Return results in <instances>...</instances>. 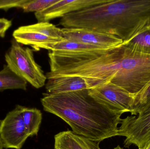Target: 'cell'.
<instances>
[{"label":"cell","instance_id":"cell-1","mask_svg":"<svg viewBox=\"0 0 150 149\" xmlns=\"http://www.w3.org/2000/svg\"><path fill=\"white\" fill-rule=\"evenodd\" d=\"M40 101L44 111L62 119L76 134L99 143L118 136L122 114L98 102L88 90L45 93Z\"/></svg>","mask_w":150,"mask_h":149},{"label":"cell","instance_id":"cell-2","mask_svg":"<svg viewBox=\"0 0 150 149\" xmlns=\"http://www.w3.org/2000/svg\"><path fill=\"white\" fill-rule=\"evenodd\" d=\"M125 47L120 70L111 83L134 96L150 81V55Z\"/></svg>","mask_w":150,"mask_h":149},{"label":"cell","instance_id":"cell-3","mask_svg":"<svg viewBox=\"0 0 150 149\" xmlns=\"http://www.w3.org/2000/svg\"><path fill=\"white\" fill-rule=\"evenodd\" d=\"M33 49L24 47L14 38L9 50L5 55L7 65L16 74L39 89L45 85L46 74L34 58Z\"/></svg>","mask_w":150,"mask_h":149},{"label":"cell","instance_id":"cell-4","mask_svg":"<svg viewBox=\"0 0 150 149\" xmlns=\"http://www.w3.org/2000/svg\"><path fill=\"white\" fill-rule=\"evenodd\" d=\"M122 119L118 136H125L124 147L136 145L142 149L150 141V103L138 115Z\"/></svg>","mask_w":150,"mask_h":149},{"label":"cell","instance_id":"cell-5","mask_svg":"<svg viewBox=\"0 0 150 149\" xmlns=\"http://www.w3.org/2000/svg\"><path fill=\"white\" fill-rule=\"evenodd\" d=\"M89 94L100 104L117 113H131L134 96L111 82H106L88 90Z\"/></svg>","mask_w":150,"mask_h":149},{"label":"cell","instance_id":"cell-6","mask_svg":"<svg viewBox=\"0 0 150 149\" xmlns=\"http://www.w3.org/2000/svg\"><path fill=\"white\" fill-rule=\"evenodd\" d=\"M20 107L17 105L0 120V140L5 148L21 149L29 137Z\"/></svg>","mask_w":150,"mask_h":149},{"label":"cell","instance_id":"cell-7","mask_svg":"<svg viewBox=\"0 0 150 149\" xmlns=\"http://www.w3.org/2000/svg\"><path fill=\"white\" fill-rule=\"evenodd\" d=\"M66 40L110 49L120 45L123 41L113 35L85 28H62Z\"/></svg>","mask_w":150,"mask_h":149},{"label":"cell","instance_id":"cell-8","mask_svg":"<svg viewBox=\"0 0 150 149\" xmlns=\"http://www.w3.org/2000/svg\"><path fill=\"white\" fill-rule=\"evenodd\" d=\"M109 0H59L47 8L35 13V17L40 22H49L50 20L63 17L67 15L105 3Z\"/></svg>","mask_w":150,"mask_h":149},{"label":"cell","instance_id":"cell-9","mask_svg":"<svg viewBox=\"0 0 150 149\" xmlns=\"http://www.w3.org/2000/svg\"><path fill=\"white\" fill-rule=\"evenodd\" d=\"M104 82L94 79L74 75H67L47 79L45 88L50 94L71 92L89 90Z\"/></svg>","mask_w":150,"mask_h":149},{"label":"cell","instance_id":"cell-10","mask_svg":"<svg viewBox=\"0 0 150 149\" xmlns=\"http://www.w3.org/2000/svg\"><path fill=\"white\" fill-rule=\"evenodd\" d=\"M54 149H101L100 143L75 134L69 130L54 136Z\"/></svg>","mask_w":150,"mask_h":149},{"label":"cell","instance_id":"cell-11","mask_svg":"<svg viewBox=\"0 0 150 149\" xmlns=\"http://www.w3.org/2000/svg\"><path fill=\"white\" fill-rule=\"evenodd\" d=\"M12 35L18 43L30 45L34 50H39L40 49L48 50L50 44L60 41L47 36L41 32L23 29L20 27L14 31Z\"/></svg>","mask_w":150,"mask_h":149},{"label":"cell","instance_id":"cell-12","mask_svg":"<svg viewBox=\"0 0 150 149\" xmlns=\"http://www.w3.org/2000/svg\"><path fill=\"white\" fill-rule=\"evenodd\" d=\"M107 49H108L64 39L57 43L50 44L48 50L57 52L80 54L98 52Z\"/></svg>","mask_w":150,"mask_h":149},{"label":"cell","instance_id":"cell-13","mask_svg":"<svg viewBox=\"0 0 150 149\" xmlns=\"http://www.w3.org/2000/svg\"><path fill=\"white\" fill-rule=\"evenodd\" d=\"M27 82L6 65L0 71V92L8 89H27Z\"/></svg>","mask_w":150,"mask_h":149},{"label":"cell","instance_id":"cell-14","mask_svg":"<svg viewBox=\"0 0 150 149\" xmlns=\"http://www.w3.org/2000/svg\"><path fill=\"white\" fill-rule=\"evenodd\" d=\"M21 111L26 131L29 136H37L42 120V114L39 109L21 106Z\"/></svg>","mask_w":150,"mask_h":149},{"label":"cell","instance_id":"cell-15","mask_svg":"<svg viewBox=\"0 0 150 149\" xmlns=\"http://www.w3.org/2000/svg\"><path fill=\"white\" fill-rule=\"evenodd\" d=\"M123 44L131 50L150 55V29L146 28L123 42Z\"/></svg>","mask_w":150,"mask_h":149},{"label":"cell","instance_id":"cell-16","mask_svg":"<svg viewBox=\"0 0 150 149\" xmlns=\"http://www.w3.org/2000/svg\"><path fill=\"white\" fill-rule=\"evenodd\" d=\"M20 27L23 29L41 32L47 36L59 41L64 39L62 29L58 28L49 22H40Z\"/></svg>","mask_w":150,"mask_h":149},{"label":"cell","instance_id":"cell-17","mask_svg":"<svg viewBox=\"0 0 150 149\" xmlns=\"http://www.w3.org/2000/svg\"><path fill=\"white\" fill-rule=\"evenodd\" d=\"M150 103V81L140 92L134 96L131 115H137Z\"/></svg>","mask_w":150,"mask_h":149},{"label":"cell","instance_id":"cell-18","mask_svg":"<svg viewBox=\"0 0 150 149\" xmlns=\"http://www.w3.org/2000/svg\"><path fill=\"white\" fill-rule=\"evenodd\" d=\"M59 0H24L20 8L24 12H40L47 8Z\"/></svg>","mask_w":150,"mask_h":149},{"label":"cell","instance_id":"cell-19","mask_svg":"<svg viewBox=\"0 0 150 149\" xmlns=\"http://www.w3.org/2000/svg\"><path fill=\"white\" fill-rule=\"evenodd\" d=\"M23 0H0V9L8 10L13 8H20Z\"/></svg>","mask_w":150,"mask_h":149},{"label":"cell","instance_id":"cell-20","mask_svg":"<svg viewBox=\"0 0 150 149\" xmlns=\"http://www.w3.org/2000/svg\"><path fill=\"white\" fill-rule=\"evenodd\" d=\"M12 24L11 21L4 18H0V36H5L6 31Z\"/></svg>","mask_w":150,"mask_h":149},{"label":"cell","instance_id":"cell-21","mask_svg":"<svg viewBox=\"0 0 150 149\" xmlns=\"http://www.w3.org/2000/svg\"><path fill=\"white\" fill-rule=\"evenodd\" d=\"M142 149H150V141L146 144Z\"/></svg>","mask_w":150,"mask_h":149},{"label":"cell","instance_id":"cell-22","mask_svg":"<svg viewBox=\"0 0 150 149\" xmlns=\"http://www.w3.org/2000/svg\"><path fill=\"white\" fill-rule=\"evenodd\" d=\"M3 146L2 143L1 142V140H0V149H3Z\"/></svg>","mask_w":150,"mask_h":149},{"label":"cell","instance_id":"cell-23","mask_svg":"<svg viewBox=\"0 0 150 149\" xmlns=\"http://www.w3.org/2000/svg\"><path fill=\"white\" fill-rule=\"evenodd\" d=\"M113 149H123L122 148H121L120 146H118L117 147H116V148H114Z\"/></svg>","mask_w":150,"mask_h":149},{"label":"cell","instance_id":"cell-24","mask_svg":"<svg viewBox=\"0 0 150 149\" xmlns=\"http://www.w3.org/2000/svg\"><path fill=\"white\" fill-rule=\"evenodd\" d=\"M147 28H149V29H150V24L149 25V26H148V27H147Z\"/></svg>","mask_w":150,"mask_h":149}]
</instances>
